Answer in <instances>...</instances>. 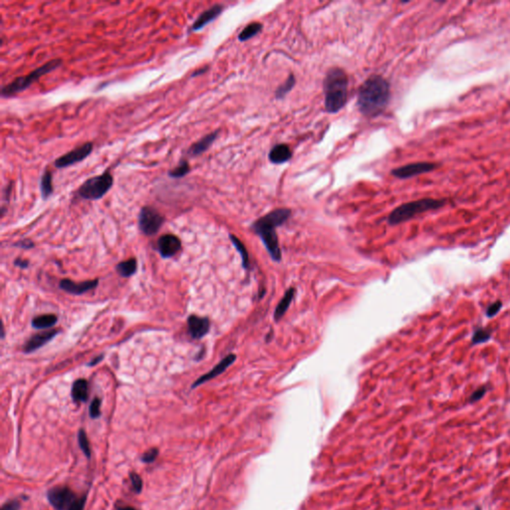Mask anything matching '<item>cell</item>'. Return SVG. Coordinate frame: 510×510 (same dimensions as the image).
I'll return each mask as SVG.
<instances>
[{
	"instance_id": "obj_14",
	"label": "cell",
	"mask_w": 510,
	"mask_h": 510,
	"mask_svg": "<svg viewBox=\"0 0 510 510\" xmlns=\"http://www.w3.org/2000/svg\"><path fill=\"white\" fill-rule=\"evenodd\" d=\"M60 332V330H51V331H44L41 333H38L34 336H32L24 345V352L26 354L32 353L39 348L43 347L45 344L50 342L51 340Z\"/></svg>"
},
{
	"instance_id": "obj_29",
	"label": "cell",
	"mask_w": 510,
	"mask_h": 510,
	"mask_svg": "<svg viewBox=\"0 0 510 510\" xmlns=\"http://www.w3.org/2000/svg\"><path fill=\"white\" fill-rule=\"evenodd\" d=\"M491 335L488 331H487L486 329H477L473 336H472V344L475 345V344H481V343H485L487 341H488V340L490 339Z\"/></svg>"
},
{
	"instance_id": "obj_27",
	"label": "cell",
	"mask_w": 510,
	"mask_h": 510,
	"mask_svg": "<svg viewBox=\"0 0 510 510\" xmlns=\"http://www.w3.org/2000/svg\"><path fill=\"white\" fill-rule=\"evenodd\" d=\"M231 239L232 241V243L234 244V246L236 247V249L238 250L240 256H241V259H242V265L245 269H247L249 267V256H248V252H247V249L246 247L244 246V244L236 237L234 236L233 234H231Z\"/></svg>"
},
{
	"instance_id": "obj_38",
	"label": "cell",
	"mask_w": 510,
	"mask_h": 510,
	"mask_svg": "<svg viewBox=\"0 0 510 510\" xmlns=\"http://www.w3.org/2000/svg\"><path fill=\"white\" fill-rule=\"evenodd\" d=\"M16 245L19 247H23V248H30L33 246V242H31L29 240H24V241L18 242Z\"/></svg>"
},
{
	"instance_id": "obj_35",
	"label": "cell",
	"mask_w": 510,
	"mask_h": 510,
	"mask_svg": "<svg viewBox=\"0 0 510 510\" xmlns=\"http://www.w3.org/2000/svg\"><path fill=\"white\" fill-rule=\"evenodd\" d=\"M501 307H502V304H501L500 301H496V302L492 303V304L487 308V315L488 317H493L494 315H496V314L499 312L500 309H501Z\"/></svg>"
},
{
	"instance_id": "obj_37",
	"label": "cell",
	"mask_w": 510,
	"mask_h": 510,
	"mask_svg": "<svg viewBox=\"0 0 510 510\" xmlns=\"http://www.w3.org/2000/svg\"><path fill=\"white\" fill-rule=\"evenodd\" d=\"M14 264L20 268H27L28 267V264H29V262H28L27 260H24V259H16L14 261Z\"/></svg>"
},
{
	"instance_id": "obj_15",
	"label": "cell",
	"mask_w": 510,
	"mask_h": 510,
	"mask_svg": "<svg viewBox=\"0 0 510 510\" xmlns=\"http://www.w3.org/2000/svg\"><path fill=\"white\" fill-rule=\"evenodd\" d=\"M223 9L224 6L222 4H214L206 11H204L202 14L198 15V17L192 23L190 28L191 31H198L203 29L209 23L215 20L222 13Z\"/></svg>"
},
{
	"instance_id": "obj_26",
	"label": "cell",
	"mask_w": 510,
	"mask_h": 510,
	"mask_svg": "<svg viewBox=\"0 0 510 510\" xmlns=\"http://www.w3.org/2000/svg\"><path fill=\"white\" fill-rule=\"evenodd\" d=\"M190 172V165L187 161L182 160L180 163L174 167L171 171H168L167 176L172 179H181L185 177Z\"/></svg>"
},
{
	"instance_id": "obj_2",
	"label": "cell",
	"mask_w": 510,
	"mask_h": 510,
	"mask_svg": "<svg viewBox=\"0 0 510 510\" xmlns=\"http://www.w3.org/2000/svg\"><path fill=\"white\" fill-rule=\"evenodd\" d=\"M291 215L289 209H277L254 221L251 230L256 233L264 243L273 260H281V250L276 233L278 226L285 223Z\"/></svg>"
},
{
	"instance_id": "obj_36",
	"label": "cell",
	"mask_w": 510,
	"mask_h": 510,
	"mask_svg": "<svg viewBox=\"0 0 510 510\" xmlns=\"http://www.w3.org/2000/svg\"><path fill=\"white\" fill-rule=\"evenodd\" d=\"M21 507V504L18 500L14 499V500H10V501H7L0 510H19Z\"/></svg>"
},
{
	"instance_id": "obj_3",
	"label": "cell",
	"mask_w": 510,
	"mask_h": 510,
	"mask_svg": "<svg viewBox=\"0 0 510 510\" xmlns=\"http://www.w3.org/2000/svg\"><path fill=\"white\" fill-rule=\"evenodd\" d=\"M348 76L346 72L338 67L329 69L324 79L325 110L330 114H336L341 111L348 98Z\"/></svg>"
},
{
	"instance_id": "obj_9",
	"label": "cell",
	"mask_w": 510,
	"mask_h": 510,
	"mask_svg": "<svg viewBox=\"0 0 510 510\" xmlns=\"http://www.w3.org/2000/svg\"><path fill=\"white\" fill-rule=\"evenodd\" d=\"M50 504L56 510H69L74 501L78 498L75 493L67 487H56L47 493Z\"/></svg>"
},
{
	"instance_id": "obj_10",
	"label": "cell",
	"mask_w": 510,
	"mask_h": 510,
	"mask_svg": "<svg viewBox=\"0 0 510 510\" xmlns=\"http://www.w3.org/2000/svg\"><path fill=\"white\" fill-rule=\"evenodd\" d=\"M93 148L94 146L91 141H87V143H85L68 152L67 154L59 157L58 159H56V161L54 162V165L57 168H64L73 165L77 162H80L91 155V153L93 152Z\"/></svg>"
},
{
	"instance_id": "obj_13",
	"label": "cell",
	"mask_w": 510,
	"mask_h": 510,
	"mask_svg": "<svg viewBox=\"0 0 510 510\" xmlns=\"http://www.w3.org/2000/svg\"><path fill=\"white\" fill-rule=\"evenodd\" d=\"M236 360V356L234 354H230L229 356H226L225 358H223L215 367H213L212 369L206 375L202 376L201 378H198L192 385V389L198 387L200 385L208 382V381H210L212 379H214L215 377L219 376L220 374H222L226 369H228L229 367H231L233 362Z\"/></svg>"
},
{
	"instance_id": "obj_5",
	"label": "cell",
	"mask_w": 510,
	"mask_h": 510,
	"mask_svg": "<svg viewBox=\"0 0 510 510\" xmlns=\"http://www.w3.org/2000/svg\"><path fill=\"white\" fill-rule=\"evenodd\" d=\"M62 64H63V60L60 58L52 59V60L46 62L44 65L36 68L29 74L14 79L11 83H9L2 87V89H1L2 97H4V98L12 97V96L28 89L33 83L38 81L41 77L54 71L55 69L59 68Z\"/></svg>"
},
{
	"instance_id": "obj_1",
	"label": "cell",
	"mask_w": 510,
	"mask_h": 510,
	"mask_svg": "<svg viewBox=\"0 0 510 510\" xmlns=\"http://www.w3.org/2000/svg\"><path fill=\"white\" fill-rule=\"evenodd\" d=\"M391 98L389 82L380 75L368 78L358 91L357 107L366 117H377L385 111Z\"/></svg>"
},
{
	"instance_id": "obj_23",
	"label": "cell",
	"mask_w": 510,
	"mask_h": 510,
	"mask_svg": "<svg viewBox=\"0 0 510 510\" xmlns=\"http://www.w3.org/2000/svg\"><path fill=\"white\" fill-rule=\"evenodd\" d=\"M262 28H263V26L259 22L249 23L247 26H245L243 28L242 31L239 33V35H238L239 41H241V42L247 41V40L253 38L254 36H256L262 30Z\"/></svg>"
},
{
	"instance_id": "obj_33",
	"label": "cell",
	"mask_w": 510,
	"mask_h": 510,
	"mask_svg": "<svg viewBox=\"0 0 510 510\" xmlns=\"http://www.w3.org/2000/svg\"><path fill=\"white\" fill-rule=\"evenodd\" d=\"M86 500H87V495H83L81 497H78L74 501V503L71 505L69 510H84L85 504H86Z\"/></svg>"
},
{
	"instance_id": "obj_41",
	"label": "cell",
	"mask_w": 510,
	"mask_h": 510,
	"mask_svg": "<svg viewBox=\"0 0 510 510\" xmlns=\"http://www.w3.org/2000/svg\"><path fill=\"white\" fill-rule=\"evenodd\" d=\"M103 358H104V356H103V355H100V356H98V357H96V358H95V359H93V360H92V361H91V362H90V364H89V366H90V367H93V366H95V365H97V364H98V363H100V362H101V361H102V360H103Z\"/></svg>"
},
{
	"instance_id": "obj_17",
	"label": "cell",
	"mask_w": 510,
	"mask_h": 510,
	"mask_svg": "<svg viewBox=\"0 0 510 510\" xmlns=\"http://www.w3.org/2000/svg\"><path fill=\"white\" fill-rule=\"evenodd\" d=\"M218 133H219V131L216 130V131H214L212 133H209V134L206 135L200 140L195 141L193 145H191L187 149L186 155L189 156V157H197V156H201L204 153H206L212 146L213 141L217 139Z\"/></svg>"
},
{
	"instance_id": "obj_30",
	"label": "cell",
	"mask_w": 510,
	"mask_h": 510,
	"mask_svg": "<svg viewBox=\"0 0 510 510\" xmlns=\"http://www.w3.org/2000/svg\"><path fill=\"white\" fill-rule=\"evenodd\" d=\"M158 456H159V449L157 447H153V448H150L149 450H147L146 452H144L140 460L145 464H152L157 460Z\"/></svg>"
},
{
	"instance_id": "obj_4",
	"label": "cell",
	"mask_w": 510,
	"mask_h": 510,
	"mask_svg": "<svg viewBox=\"0 0 510 510\" xmlns=\"http://www.w3.org/2000/svg\"><path fill=\"white\" fill-rule=\"evenodd\" d=\"M446 204L444 198L437 200V198H421L415 202L404 204L396 209H394L389 215L388 221L392 225L400 224L405 221H408L417 214L427 212L430 210H436L441 209Z\"/></svg>"
},
{
	"instance_id": "obj_20",
	"label": "cell",
	"mask_w": 510,
	"mask_h": 510,
	"mask_svg": "<svg viewBox=\"0 0 510 510\" xmlns=\"http://www.w3.org/2000/svg\"><path fill=\"white\" fill-rule=\"evenodd\" d=\"M294 295H295V288L291 287L289 288L284 296L282 297V299L280 300V302L278 303L276 309H275V312H274V319L275 321H279L283 316L285 315V313L287 312V310L289 309V306L294 298Z\"/></svg>"
},
{
	"instance_id": "obj_28",
	"label": "cell",
	"mask_w": 510,
	"mask_h": 510,
	"mask_svg": "<svg viewBox=\"0 0 510 510\" xmlns=\"http://www.w3.org/2000/svg\"><path fill=\"white\" fill-rule=\"evenodd\" d=\"M78 442H79V446L80 448L82 449V451L84 452V455L86 456L87 459H90L91 458V447H90V442H89V440H88V437L86 435V432H85L84 430H79L78 432Z\"/></svg>"
},
{
	"instance_id": "obj_8",
	"label": "cell",
	"mask_w": 510,
	"mask_h": 510,
	"mask_svg": "<svg viewBox=\"0 0 510 510\" xmlns=\"http://www.w3.org/2000/svg\"><path fill=\"white\" fill-rule=\"evenodd\" d=\"M438 168V164L430 162H418L409 163L400 167H396L392 171V176L400 180L411 179L419 175L431 173Z\"/></svg>"
},
{
	"instance_id": "obj_21",
	"label": "cell",
	"mask_w": 510,
	"mask_h": 510,
	"mask_svg": "<svg viewBox=\"0 0 510 510\" xmlns=\"http://www.w3.org/2000/svg\"><path fill=\"white\" fill-rule=\"evenodd\" d=\"M40 190H41V196L43 200H47V198L53 193V184H52V172L47 167L41 177L40 180Z\"/></svg>"
},
{
	"instance_id": "obj_19",
	"label": "cell",
	"mask_w": 510,
	"mask_h": 510,
	"mask_svg": "<svg viewBox=\"0 0 510 510\" xmlns=\"http://www.w3.org/2000/svg\"><path fill=\"white\" fill-rule=\"evenodd\" d=\"M72 399L74 402L86 403L89 396V387L88 382L84 379H79L74 382L72 386Z\"/></svg>"
},
{
	"instance_id": "obj_11",
	"label": "cell",
	"mask_w": 510,
	"mask_h": 510,
	"mask_svg": "<svg viewBox=\"0 0 510 510\" xmlns=\"http://www.w3.org/2000/svg\"><path fill=\"white\" fill-rule=\"evenodd\" d=\"M159 252L163 258H171L182 248L180 238L174 234H164L158 241Z\"/></svg>"
},
{
	"instance_id": "obj_24",
	"label": "cell",
	"mask_w": 510,
	"mask_h": 510,
	"mask_svg": "<svg viewBox=\"0 0 510 510\" xmlns=\"http://www.w3.org/2000/svg\"><path fill=\"white\" fill-rule=\"evenodd\" d=\"M295 84H296L295 76L293 74H290L288 76V78L284 81V83H282L280 86L277 88V90L275 92V98L276 99H283V98H284L293 89V87L295 86Z\"/></svg>"
},
{
	"instance_id": "obj_18",
	"label": "cell",
	"mask_w": 510,
	"mask_h": 510,
	"mask_svg": "<svg viewBox=\"0 0 510 510\" xmlns=\"http://www.w3.org/2000/svg\"><path fill=\"white\" fill-rule=\"evenodd\" d=\"M291 158L292 152L290 148L285 144H278L274 146L268 155L269 161L275 164L287 162Z\"/></svg>"
},
{
	"instance_id": "obj_31",
	"label": "cell",
	"mask_w": 510,
	"mask_h": 510,
	"mask_svg": "<svg viewBox=\"0 0 510 510\" xmlns=\"http://www.w3.org/2000/svg\"><path fill=\"white\" fill-rule=\"evenodd\" d=\"M130 479H131L132 487H133L134 490L137 493H140L141 489H143V480H141L140 476L137 472H131Z\"/></svg>"
},
{
	"instance_id": "obj_32",
	"label": "cell",
	"mask_w": 510,
	"mask_h": 510,
	"mask_svg": "<svg viewBox=\"0 0 510 510\" xmlns=\"http://www.w3.org/2000/svg\"><path fill=\"white\" fill-rule=\"evenodd\" d=\"M101 400L99 398H95L91 405H90V409H89V414H90V417L92 418H98L100 416H101Z\"/></svg>"
},
{
	"instance_id": "obj_12",
	"label": "cell",
	"mask_w": 510,
	"mask_h": 510,
	"mask_svg": "<svg viewBox=\"0 0 510 510\" xmlns=\"http://www.w3.org/2000/svg\"><path fill=\"white\" fill-rule=\"evenodd\" d=\"M210 329V322L206 317L190 315L187 319V331L192 339H202Z\"/></svg>"
},
{
	"instance_id": "obj_34",
	"label": "cell",
	"mask_w": 510,
	"mask_h": 510,
	"mask_svg": "<svg viewBox=\"0 0 510 510\" xmlns=\"http://www.w3.org/2000/svg\"><path fill=\"white\" fill-rule=\"evenodd\" d=\"M486 393H487V388L486 387L477 389L475 392L472 393L470 399H469V402L470 403H474V402L479 401L480 399H483L484 396H485V394H486Z\"/></svg>"
},
{
	"instance_id": "obj_25",
	"label": "cell",
	"mask_w": 510,
	"mask_h": 510,
	"mask_svg": "<svg viewBox=\"0 0 510 510\" xmlns=\"http://www.w3.org/2000/svg\"><path fill=\"white\" fill-rule=\"evenodd\" d=\"M116 270L122 277H131L137 271V260L131 258L127 261L121 262L116 266Z\"/></svg>"
},
{
	"instance_id": "obj_7",
	"label": "cell",
	"mask_w": 510,
	"mask_h": 510,
	"mask_svg": "<svg viewBox=\"0 0 510 510\" xmlns=\"http://www.w3.org/2000/svg\"><path fill=\"white\" fill-rule=\"evenodd\" d=\"M164 217L153 207L141 208L139 214V228L146 235H155L161 230Z\"/></svg>"
},
{
	"instance_id": "obj_40",
	"label": "cell",
	"mask_w": 510,
	"mask_h": 510,
	"mask_svg": "<svg viewBox=\"0 0 510 510\" xmlns=\"http://www.w3.org/2000/svg\"><path fill=\"white\" fill-rule=\"evenodd\" d=\"M116 509L117 510H138L135 507H132L130 505H122V504H117Z\"/></svg>"
},
{
	"instance_id": "obj_39",
	"label": "cell",
	"mask_w": 510,
	"mask_h": 510,
	"mask_svg": "<svg viewBox=\"0 0 510 510\" xmlns=\"http://www.w3.org/2000/svg\"><path fill=\"white\" fill-rule=\"evenodd\" d=\"M208 70H209V67H208V66H205V67H203V68L200 69V70L194 71V72L192 73L191 77H197V76H200V75H203V74H205Z\"/></svg>"
},
{
	"instance_id": "obj_16",
	"label": "cell",
	"mask_w": 510,
	"mask_h": 510,
	"mask_svg": "<svg viewBox=\"0 0 510 510\" xmlns=\"http://www.w3.org/2000/svg\"><path fill=\"white\" fill-rule=\"evenodd\" d=\"M98 285V280H91V281H85L81 283H76L74 281H71L69 279H63L60 281V288L68 293H71L73 295H81L86 293Z\"/></svg>"
},
{
	"instance_id": "obj_6",
	"label": "cell",
	"mask_w": 510,
	"mask_h": 510,
	"mask_svg": "<svg viewBox=\"0 0 510 510\" xmlns=\"http://www.w3.org/2000/svg\"><path fill=\"white\" fill-rule=\"evenodd\" d=\"M113 185H114V177L109 172V169H107L101 175L85 181L77 192L84 200L97 201L111 189Z\"/></svg>"
},
{
	"instance_id": "obj_22",
	"label": "cell",
	"mask_w": 510,
	"mask_h": 510,
	"mask_svg": "<svg viewBox=\"0 0 510 510\" xmlns=\"http://www.w3.org/2000/svg\"><path fill=\"white\" fill-rule=\"evenodd\" d=\"M58 321V317L55 314H44L35 317L32 320V326L38 330H44L51 328Z\"/></svg>"
}]
</instances>
